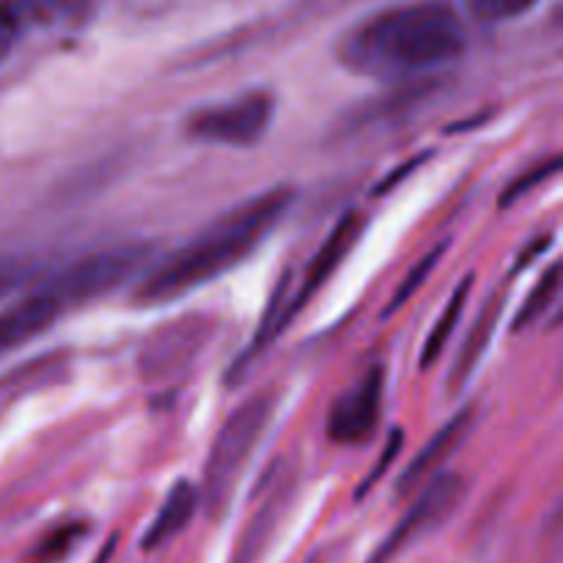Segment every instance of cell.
Segmentation results:
<instances>
[{"label": "cell", "instance_id": "cell-1", "mask_svg": "<svg viewBox=\"0 0 563 563\" xmlns=\"http://www.w3.org/2000/svg\"><path fill=\"white\" fill-rule=\"evenodd\" d=\"M291 203H295V187L278 185L231 207L179 251L168 253L146 273H141L132 295L135 302L163 306L234 269L267 240L269 231L286 218Z\"/></svg>", "mask_w": 563, "mask_h": 563}, {"label": "cell", "instance_id": "cell-2", "mask_svg": "<svg viewBox=\"0 0 563 563\" xmlns=\"http://www.w3.org/2000/svg\"><path fill=\"white\" fill-rule=\"evenodd\" d=\"M465 31L443 3H412L383 11L341 38L339 58L355 75L410 80L460 58Z\"/></svg>", "mask_w": 563, "mask_h": 563}, {"label": "cell", "instance_id": "cell-3", "mask_svg": "<svg viewBox=\"0 0 563 563\" xmlns=\"http://www.w3.org/2000/svg\"><path fill=\"white\" fill-rule=\"evenodd\" d=\"M361 231H363V214L352 209V212H346L344 218L333 225V231H330L328 240L322 242V247L313 253L311 264H308L306 273H302L295 295H289V278L280 280L278 297H275L273 306H269L267 313H264L256 335L251 339L247 350L231 363L229 383H240L242 374L247 372V366H251L253 361H258V357L269 350V344L289 330V324L295 322L297 313H302V308L313 300V295H317V291L333 278L335 269L344 264V258L350 256L352 247H355L357 240H361Z\"/></svg>", "mask_w": 563, "mask_h": 563}, {"label": "cell", "instance_id": "cell-4", "mask_svg": "<svg viewBox=\"0 0 563 563\" xmlns=\"http://www.w3.org/2000/svg\"><path fill=\"white\" fill-rule=\"evenodd\" d=\"M273 394H256L242 401L225 423L220 427L212 449H209L207 467H203V489L201 504L207 515L218 517L229 504L253 449L262 440L269 418H273Z\"/></svg>", "mask_w": 563, "mask_h": 563}, {"label": "cell", "instance_id": "cell-5", "mask_svg": "<svg viewBox=\"0 0 563 563\" xmlns=\"http://www.w3.org/2000/svg\"><path fill=\"white\" fill-rule=\"evenodd\" d=\"M148 258H152V247L143 242L110 245L60 267L44 286L64 302V308L77 306V302L110 295L130 278H137Z\"/></svg>", "mask_w": 563, "mask_h": 563}, {"label": "cell", "instance_id": "cell-6", "mask_svg": "<svg viewBox=\"0 0 563 563\" xmlns=\"http://www.w3.org/2000/svg\"><path fill=\"white\" fill-rule=\"evenodd\" d=\"M465 495L467 484L465 478L456 476V473L429 478L427 487L418 493V498L412 500V506L405 511V517L396 522L394 531L374 548V553L368 555L366 563H394L401 553H407V550L416 548L418 542L432 537L434 531H440V528L460 511Z\"/></svg>", "mask_w": 563, "mask_h": 563}, {"label": "cell", "instance_id": "cell-7", "mask_svg": "<svg viewBox=\"0 0 563 563\" xmlns=\"http://www.w3.org/2000/svg\"><path fill=\"white\" fill-rule=\"evenodd\" d=\"M275 99L267 91H251L231 102L196 110L187 119V135L220 146H253L269 130Z\"/></svg>", "mask_w": 563, "mask_h": 563}, {"label": "cell", "instance_id": "cell-8", "mask_svg": "<svg viewBox=\"0 0 563 563\" xmlns=\"http://www.w3.org/2000/svg\"><path fill=\"white\" fill-rule=\"evenodd\" d=\"M385 374L374 366L335 399L328 416V438L339 445H357L374 434L383 412Z\"/></svg>", "mask_w": 563, "mask_h": 563}, {"label": "cell", "instance_id": "cell-9", "mask_svg": "<svg viewBox=\"0 0 563 563\" xmlns=\"http://www.w3.org/2000/svg\"><path fill=\"white\" fill-rule=\"evenodd\" d=\"M60 313H64V302L47 286L5 306L0 311V357L11 355L14 350L25 346L27 341L47 333Z\"/></svg>", "mask_w": 563, "mask_h": 563}, {"label": "cell", "instance_id": "cell-10", "mask_svg": "<svg viewBox=\"0 0 563 563\" xmlns=\"http://www.w3.org/2000/svg\"><path fill=\"white\" fill-rule=\"evenodd\" d=\"M473 421H476V410H473V407H465V410L456 412L445 427H440L438 434H432V440H429V443L412 456L410 465L401 471L399 482H396V495L416 493L423 482H429V478L445 465V460L454 456V451L465 443L467 434H471L473 429Z\"/></svg>", "mask_w": 563, "mask_h": 563}, {"label": "cell", "instance_id": "cell-11", "mask_svg": "<svg viewBox=\"0 0 563 563\" xmlns=\"http://www.w3.org/2000/svg\"><path fill=\"white\" fill-rule=\"evenodd\" d=\"M291 504V482L289 478H280L273 489H269L267 498L258 504V509L253 511V517L247 520L245 531H242L240 542H236L234 553H231V563H256L264 555V550L273 542L275 528L284 520L286 509Z\"/></svg>", "mask_w": 563, "mask_h": 563}, {"label": "cell", "instance_id": "cell-12", "mask_svg": "<svg viewBox=\"0 0 563 563\" xmlns=\"http://www.w3.org/2000/svg\"><path fill=\"white\" fill-rule=\"evenodd\" d=\"M198 504H201V495H198V489L192 487L187 478H179V482L170 487L165 504L159 506V511H157V517L152 520V526H148L146 533H143L141 548L146 550V553H152V550H159V548H165L168 542H174V539L179 537L187 526H190Z\"/></svg>", "mask_w": 563, "mask_h": 563}, {"label": "cell", "instance_id": "cell-13", "mask_svg": "<svg viewBox=\"0 0 563 563\" xmlns=\"http://www.w3.org/2000/svg\"><path fill=\"white\" fill-rule=\"evenodd\" d=\"M500 313H504V297H489V300L484 302L482 311H478L471 333L465 335L454 363H451V374H449L451 394H454V390H462L467 383H471L473 372H476V366L482 363V357L487 355V346L489 341H493L495 328H498Z\"/></svg>", "mask_w": 563, "mask_h": 563}, {"label": "cell", "instance_id": "cell-14", "mask_svg": "<svg viewBox=\"0 0 563 563\" xmlns=\"http://www.w3.org/2000/svg\"><path fill=\"white\" fill-rule=\"evenodd\" d=\"M471 286H473V278L467 275V278L462 280L460 286H456V291L451 295L449 306H445V311L440 313L438 322L432 324V333H429L427 341H423L421 368L432 366V363L438 361L440 355H443L445 346H449V339L454 335V328L460 324L462 311H465V302H467V295H471Z\"/></svg>", "mask_w": 563, "mask_h": 563}, {"label": "cell", "instance_id": "cell-15", "mask_svg": "<svg viewBox=\"0 0 563 563\" xmlns=\"http://www.w3.org/2000/svg\"><path fill=\"white\" fill-rule=\"evenodd\" d=\"M88 533H91L88 522H80V520L64 522V526L53 528V531H49L47 537H44L42 542H38L36 548L31 550V555H27V563H64V561H69L71 553H75V550L80 548L82 542H86Z\"/></svg>", "mask_w": 563, "mask_h": 563}, {"label": "cell", "instance_id": "cell-16", "mask_svg": "<svg viewBox=\"0 0 563 563\" xmlns=\"http://www.w3.org/2000/svg\"><path fill=\"white\" fill-rule=\"evenodd\" d=\"M559 289H561V267L559 264H550L548 273L542 275V280L533 286L531 295H528L526 302H522L520 313H517L515 319V330H526L531 328V324H537L539 319L553 308L555 297H559Z\"/></svg>", "mask_w": 563, "mask_h": 563}, {"label": "cell", "instance_id": "cell-17", "mask_svg": "<svg viewBox=\"0 0 563 563\" xmlns=\"http://www.w3.org/2000/svg\"><path fill=\"white\" fill-rule=\"evenodd\" d=\"M88 0H16L22 20L42 22V25H64L77 22L86 14Z\"/></svg>", "mask_w": 563, "mask_h": 563}, {"label": "cell", "instance_id": "cell-18", "mask_svg": "<svg viewBox=\"0 0 563 563\" xmlns=\"http://www.w3.org/2000/svg\"><path fill=\"white\" fill-rule=\"evenodd\" d=\"M559 168H561V157H559V154H553V157H548L544 163L533 165V168H528V170H522V174L517 176V179L511 181V185L504 190V196H500V207L506 209V207H511V203L520 201V198H526L528 192L533 190V187H539L542 181L553 179V176L559 174Z\"/></svg>", "mask_w": 563, "mask_h": 563}, {"label": "cell", "instance_id": "cell-19", "mask_svg": "<svg viewBox=\"0 0 563 563\" xmlns=\"http://www.w3.org/2000/svg\"><path fill=\"white\" fill-rule=\"evenodd\" d=\"M445 247H449V242H440V245L434 247L432 253H427V256H423L421 262H418L416 267H412V273H407V278L401 280V286H399V289H396V295H394V300H390V306H388V311H385V317H390V313L399 311V308L405 306V302L410 300V297L416 295L418 289H421L423 280L429 278V273H432V269L438 267V262H440V256H443V253H445Z\"/></svg>", "mask_w": 563, "mask_h": 563}, {"label": "cell", "instance_id": "cell-20", "mask_svg": "<svg viewBox=\"0 0 563 563\" xmlns=\"http://www.w3.org/2000/svg\"><path fill=\"white\" fill-rule=\"evenodd\" d=\"M539 0H465L467 11L482 22H506L528 14Z\"/></svg>", "mask_w": 563, "mask_h": 563}, {"label": "cell", "instance_id": "cell-21", "mask_svg": "<svg viewBox=\"0 0 563 563\" xmlns=\"http://www.w3.org/2000/svg\"><path fill=\"white\" fill-rule=\"evenodd\" d=\"M401 443H405V434H401V429H394V432H390V438H388V443H385L383 454H379L377 465H374V471L368 473V476L363 478V484H361V487H357V493H355V498H357V500H361L363 495H366V493H372V489L377 487L379 482H383V478H385V473H388V467L394 465V462H396V456H399V451H401Z\"/></svg>", "mask_w": 563, "mask_h": 563}, {"label": "cell", "instance_id": "cell-22", "mask_svg": "<svg viewBox=\"0 0 563 563\" xmlns=\"http://www.w3.org/2000/svg\"><path fill=\"white\" fill-rule=\"evenodd\" d=\"M33 275V262L25 256H0V300L20 289Z\"/></svg>", "mask_w": 563, "mask_h": 563}, {"label": "cell", "instance_id": "cell-23", "mask_svg": "<svg viewBox=\"0 0 563 563\" xmlns=\"http://www.w3.org/2000/svg\"><path fill=\"white\" fill-rule=\"evenodd\" d=\"M22 25H25V20H22L16 3L0 0V60L14 49L16 38H20L22 33Z\"/></svg>", "mask_w": 563, "mask_h": 563}, {"label": "cell", "instance_id": "cell-24", "mask_svg": "<svg viewBox=\"0 0 563 563\" xmlns=\"http://www.w3.org/2000/svg\"><path fill=\"white\" fill-rule=\"evenodd\" d=\"M306 563H333V555H328V553H322V550H319V553H313Z\"/></svg>", "mask_w": 563, "mask_h": 563}]
</instances>
